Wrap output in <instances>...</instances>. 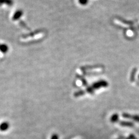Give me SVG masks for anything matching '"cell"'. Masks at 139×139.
I'll return each mask as SVG.
<instances>
[{
    "mask_svg": "<svg viewBox=\"0 0 139 139\" xmlns=\"http://www.w3.org/2000/svg\"><path fill=\"white\" fill-rule=\"evenodd\" d=\"M123 117L127 119H130L136 122L139 123V115H131L128 113H124L123 114Z\"/></svg>",
    "mask_w": 139,
    "mask_h": 139,
    "instance_id": "obj_1",
    "label": "cell"
},
{
    "mask_svg": "<svg viewBox=\"0 0 139 139\" xmlns=\"http://www.w3.org/2000/svg\"><path fill=\"white\" fill-rule=\"evenodd\" d=\"M121 125L124 126L126 127H133V124L131 122H123L121 123Z\"/></svg>",
    "mask_w": 139,
    "mask_h": 139,
    "instance_id": "obj_2",
    "label": "cell"
},
{
    "mask_svg": "<svg viewBox=\"0 0 139 139\" xmlns=\"http://www.w3.org/2000/svg\"><path fill=\"white\" fill-rule=\"evenodd\" d=\"M135 73H136V68H134L133 70V71H132V75L131 76V80H133L134 79V77H135Z\"/></svg>",
    "mask_w": 139,
    "mask_h": 139,
    "instance_id": "obj_3",
    "label": "cell"
},
{
    "mask_svg": "<svg viewBox=\"0 0 139 139\" xmlns=\"http://www.w3.org/2000/svg\"><path fill=\"white\" fill-rule=\"evenodd\" d=\"M79 2L81 4L85 5V4H86L87 3L88 0H79Z\"/></svg>",
    "mask_w": 139,
    "mask_h": 139,
    "instance_id": "obj_4",
    "label": "cell"
},
{
    "mask_svg": "<svg viewBox=\"0 0 139 139\" xmlns=\"http://www.w3.org/2000/svg\"><path fill=\"white\" fill-rule=\"evenodd\" d=\"M7 128V124H3L2 126H1V129H5L6 128Z\"/></svg>",
    "mask_w": 139,
    "mask_h": 139,
    "instance_id": "obj_5",
    "label": "cell"
},
{
    "mask_svg": "<svg viewBox=\"0 0 139 139\" xmlns=\"http://www.w3.org/2000/svg\"><path fill=\"white\" fill-rule=\"evenodd\" d=\"M130 138L131 139H137L134 135H130Z\"/></svg>",
    "mask_w": 139,
    "mask_h": 139,
    "instance_id": "obj_6",
    "label": "cell"
},
{
    "mask_svg": "<svg viewBox=\"0 0 139 139\" xmlns=\"http://www.w3.org/2000/svg\"><path fill=\"white\" fill-rule=\"evenodd\" d=\"M138 78H139V75H138Z\"/></svg>",
    "mask_w": 139,
    "mask_h": 139,
    "instance_id": "obj_7",
    "label": "cell"
}]
</instances>
